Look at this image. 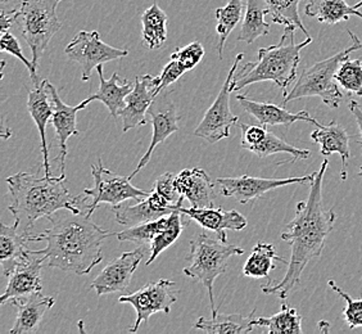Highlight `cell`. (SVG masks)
<instances>
[{"label":"cell","instance_id":"6da1fadb","mask_svg":"<svg viewBox=\"0 0 362 334\" xmlns=\"http://www.w3.org/2000/svg\"><path fill=\"white\" fill-rule=\"evenodd\" d=\"M327 166L329 161L325 160L315 173L306 201L297 203L294 219L281 233V239L291 246V260L284 278L276 283L270 280V283L261 287L265 294L288 299L296 287L300 286V275L307 265L320 258L324 250L327 236L332 233L337 220L334 212L322 206V183Z\"/></svg>","mask_w":362,"mask_h":334},{"label":"cell","instance_id":"7a4b0ae2","mask_svg":"<svg viewBox=\"0 0 362 334\" xmlns=\"http://www.w3.org/2000/svg\"><path fill=\"white\" fill-rule=\"evenodd\" d=\"M50 228L39 234V242H47L37 252L44 265L76 275H88L102 263V246L107 238L115 236L91 221L86 214L50 216Z\"/></svg>","mask_w":362,"mask_h":334},{"label":"cell","instance_id":"3957f363","mask_svg":"<svg viewBox=\"0 0 362 334\" xmlns=\"http://www.w3.org/2000/svg\"><path fill=\"white\" fill-rule=\"evenodd\" d=\"M7 184L12 197L9 211L14 217V225L22 233L33 231L39 219H49L61 209L88 215L86 195H72L66 174L45 176V173H18L9 176Z\"/></svg>","mask_w":362,"mask_h":334},{"label":"cell","instance_id":"277c9868","mask_svg":"<svg viewBox=\"0 0 362 334\" xmlns=\"http://www.w3.org/2000/svg\"><path fill=\"white\" fill-rule=\"evenodd\" d=\"M296 30L297 28L294 26H286L278 44L258 49L257 61L245 63L233 77L231 91H240L252 84L272 81L283 91V96L286 97L288 88L297 77L300 52L313 42V38L308 36L305 42L296 44Z\"/></svg>","mask_w":362,"mask_h":334},{"label":"cell","instance_id":"5b68a950","mask_svg":"<svg viewBox=\"0 0 362 334\" xmlns=\"http://www.w3.org/2000/svg\"><path fill=\"white\" fill-rule=\"evenodd\" d=\"M347 33L351 36V44L349 47L334 56L315 63L303 70L297 83L294 84L291 91L283 99V105L300 98L319 97L327 107L339 108L344 97L338 88L339 84L335 80V74L341 63L349 58L351 53L362 48V42L358 36L351 30Z\"/></svg>","mask_w":362,"mask_h":334},{"label":"cell","instance_id":"8992f818","mask_svg":"<svg viewBox=\"0 0 362 334\" xmlns=\"http://www.w3.org/2000/svg\"><path fill=\"white\" fill-rule=\"evenodd\" d=\"M189 266L184 267V274L189 278L201 282L209 291V306L212 318L218 313L214 297V284L220 275L228 270V261L233 256L243 255L244 250L223 242L220 238H211L206 231L197 234L190 239Z\"/></svg>","mask_w":362,"mask_h":334},{"label":"cell","instance_id":"52a82bcc","mask_svg":"<svg viewBox=\"0 0 362 334\" xmlns=\"http://www.w3.org/2000/svg\"><path fill=\"white\" fill-rule=\"evenodd\" d=\"M61 1L62 0H25L17 13L22 36L30 47L36 67L52 38L62 28L57 16V7Z\"/></svg>","mask_w":362,"mask_h":334},{"label":"cell","instance_id":"ba28073f","mask_svg":"<svg viewBox=\"0 0 362 334\" xmlns=\"http://www.w3.org/2000/svg\"><path fill=\"white\" fill-rule=\"evenodd\" d=\"M91 175L94 178V187L83 190L88 198L86 209L89 216L93 215L94 209L102 203H108L112 207H116L127 200L140 201L151 193L135 188L129 176H121L105 168L100 159L98 160L97 165H91Z\"/></svg>","mask_w":362,"mask_h":334},{"label":"cell","instance_id":"9c48e42d","mask_svg":"<svg viewBox=\"0 0 362 334\" xmlns=\"http://www.w3.org/2000/svg\"><path fill=\"white\" fill-rule=\"evenodd\" d=\"M243 53L238 54L215 102L209 107V111L206 112L202 121L194 130L195 137L202 138L209 142V144H215L220 140L229 138L231 127L235 125L239 120L230 108V93L233 77L235 75L239 63L243 59Z\"/></svg>","mask_w":362,"mask_h":334},{"label":"cell","instance_id":"30bf717a","mask_svg":"<svg viewBox=\"0 0 362 334\" xmlns=\"http://www.w3.org/2000/svg\"><path fill=\"white\" fill-rule=\"evenodd\" d=\"M175 283L168 279H160L156 283H149L136 292L124 294L119 299V304H129L136 311V321L129 332L136 333L143 323L156 313H170L171 307L177 301Z\"/></svg>","mask_w":362,"mask_h":334},{"label":"cell","instance_id":"8fae6325","mask_svg":"<svg viewBox=\"0 0 362 334\" xmlns=\"http://www.w3.org/2000/svg\"><path fill=\"white\" fill-rule=\"evenodd\" d=\"M64 53L81 66V79L88 81L98 66L121 59L129 54V50L115 48L102 42L98 31H80L66 47Z\"/></svg>","mask_w":362,"mask_h":334},{"label":"cell","instance_id":"7c38bea8","mask_svg":"<svg viewBox=\"0 0 362 334\" xmlns=\"http://www.w3.org/2000/svg\"><path fill=\"white\" fill-rule=\"evenodd\" d=\"M146 252H151V248L141 244L138 248L125 252L119 258L112 260L97 278L93 280L91 289H94L98 296L125 292L132 283L134 272H136Z\"/></svg>","mask_w":362,"mask_h":334},{"label":"cell","instance_id":"4fadbf2b","mask_svg":"<svg viewBox=\"0 0 362 334\" xmlns=\"http://www.w3.org/2000/svg\"><path fill=\"white\" fill-rule=\"evenodd\" d=\"M314 174L300 176V178H286V179H265L256 176H238V178H218L216 184L221 189V195L233 197L238 202L248 203L262 198L270 190L292 185V184H307L314 179Z\"/></svg>","mask_w":362,"mask_h":334},{"label":"cell","instance_id":"5bb4252c","mask_svg":"<svg viewBox=\"0 0 362 334\" xmlns=\"http://www.w3.org/2000/svg\"><path fill=\"white\" fill-rule=\"evenodd\" d=\"M149 117L152 120V125H153V135L151 144L148 146L146 154L141 157L139 163L133 173L129 176V179H134L140 170H143L148 165V162L151 161V157L153 154L154 149L160 146V143H163L168 139L170 135H173L174 132L179 130V121H180V115L177 112V108L175 105L174 102L168 97L160 98L154 100L149 111H148Z\"/></svg>","mask_w":362,"mask_h":334},{"label":"cell","instance_id":"9a60e30c","mask_svg":"<svg viewBox=\"0 0 362 334\" xmlns=\"http://www.w3.org/2000/svg\"><path fill=\"white\" fill-rule=\"evenodd\" d=\"M44 260L37 250H30L28 258L14 267L8 275V284L0 304L7 305L9 299L42 292V269Z\"/></svg>","mask_w":362,"mask_h":334},{"label":"cell","instance_id":"2e32d148","mask_svg":"<svg viewBox=\"0 0 362 334\" xmlns=\"http://www.w3.org/2000/svg\"><path fill=\"white\" fill-rule=\"evenodd\" d=\"M157 97L156 77L152 75L135 77L133 91L126 97L125 108L119 115L124 132L146 125L148 122L146 115Z\"/></svg>","mask_w":362,"mask_h":334},{"label":"cell","instance_id":"e0dca14e","mask_svg":"<svg viewBox=\"0 0 362 334\" xmlns=\"http://www.w3.org/2000/svg\"><path fill=\"white\" fill-rule=\"evenodd\" d=\"M176 206L177 203L173 205L168 202L165 197H162L153 189L148 197L136 201L135 205L124 206L121 203L116 207H112V211L115 212L117 223L130 228V226L148 223L152 220H157L162 216L168 215L176 209Z\"/></svg>","mask_w":362,"mask_h":334},{"label":"cell","instance_id":"ac0fdd59","mask_svg":"<svg viewBox=\"0 0 362 334\" xmlns=\"http://www.w3.org/2000/svg\"><path fill=\"white\" fill-rule=\"evenodd\" d=\"M49 93L53 102V116H52V125L56 130L57 140L59 146V156L57 157L56 162L61 163V171L64 174V162L67 157V140L74 135H78V130L76 127L77 112L86 108L88 105L84 102H80L78 105H66L62 99L59 98L58 91L53 84H48Z\"/></svg>","mask_w":362,"mask_h":334},{"label":"cell","instance_id":"d6986e66","mask_svg":"<svg viewBox=\"0 0 362 334\" xmlns=\"http://www.w3.org/2000/svg\"><path fill=\"white\" fill-rule=\"evenodd\" d=\"M215 185L216 181L212 180L201 167L185 168L175 176V187L177 193L187 198L194 209L214 207L216 197Z\"/></svg>","mask_w":362,"mask_h":334},{"label":"cell","instance_id":"ffe728a7","mask_svg":"<svg viewBox=\"0 0 362 334\" xmlns=\"http://www.w3.org/2000/svg\"><path fill=\"white\" fill-rule=\"evenodd\" d=\"M54 302L56 299L42 296V292L9 299L8 304L17 309V318L9 334L36 333L40 328L44 315L54 306Z\"/></svg>","mask_w":362,"mask_h":334},{"label":"cell","instance_id":"44dd1931","mask_svg":"<svg viewBox=\"0 0 362 334\" xmlns=\"http://www.w3.org/2000/svg\"><path fill=\"white\" fill-rule=\"evenodd\" d=\"M180 211L188 217L189 220H194L204 230L216 233L217 238L223 242H228L226 230L240 231L247 228L248 221L237 209L225 211L223 207H206V209H185L181 206Z\"/></svg>","mask_w":362,"mask_h":334},{"label":"cell","instance_id":"7402d4cb","mask_svg":"<svg viewBox=\"0 0 362 334\" xmlns=\"http://www.w3.org/2000/svg\"><path fill=\"white\" fill-rule=\"evenodd\" d=\"M48 84V80H42V83L34 85V88L28 91V110L30 116L33 117L37 126L39 135H40L44 173L45 176H52L48 143H47V125L52 121V116H53V102L49 93Z\"/></svg>","mask_w":362,"mask_h":334},{"label":"cell","instance_id":"603a6c76","mask_svg":"<svg viewBox=\"0 0 362 334\" xmlns=\"http://www.w3.org/2000/svg\"><path fill=\"white\" fill-rule=\"evenodd\" d=\"M39 242V234L34 231L22 233L18 228L0 224V263L3 275L7 277L14 267L30 255L28 244Z\"/></svg>","mask_w":362,"mask_h":334},{"label":"cell","instance_id":"cb8c5ba5","mask_svg":"<svg viewBox=\"0 0 362 334\" xmlns=\"http://www.w3.org/2000/svg\"><path fill=\"white\" fill-rule=\"evenodd\" d=\"M238 102L243 107L244 111L252 117L257 120L261 125L264 126H276L284 125L291 126L297 122V121H306L311 122L315 126L319 125L316 120L310 116L307 111L292 112L286 110L283 105H272V103H265V102H257L250 99L247 96H237Z\"/></svg>","mask_w":362,"mask_h":334},{"label":"cell","instance_id":"d4e9b609","mask_svg":"<svg viewBox=\"0 0 362 334\" xmlns=\"http://www.w3.org/2000/svg\"><path fill=\"white\" fill-rule=\"evenodd\" d=\"M97 72L100 81L99 89L83 102L86 105L95 100L105 103L111 113V117L116 120L125 108L126 97L133 91L134 84L126 81L125 79L122 80L117 72H115L110 80H105L103 64L98 66Z\"/></svg>","mask_w":362,"mask_h":334},{"label":"cell","instance_id":"484cf974","mask_svg":"<svg viewBox=\"0 0 362 334\" xmlns=\"http://www.w3.org/2000/svg\"><path fill=\"white\" fill-rule=\"evenodd\" d=\"M317 129L311 132V140L320 146V154L324 156L338 154L341 159V181L347 180L349 161L351 159L349 140L351 137L347 130L337 121H332L327 125L316 126Z\"/></svg>","mask_w":362,"mask_h":334},{"label":"cell","instance_id":"4316f807","mask_svg":"<svg viewBox=\"0 0 362 334\" xmlns=\"http://www.w3.org/2000/svg\"><path fill=\"white\" fill-rule=\"evenodd\" d=\"M256 310H253L247 318L240 313H217L212 319L199 318L195 321L194 329H199L209 334H240L250 333L255 329Z\"/></svg>","mask_w":362,"mask_h":334},{"label":"cell","instance_id":"83f0119b","mask_svg":"<svg viewBox=\"0 0 362 334\" xmlns=\"http://www.w3.org/2000/svg\"><path fill=\"white\" fill-rule=\"evenodd\" d=\"M305 13L332 26L338 22L347 21L351 16L362 20V12L356 6H349L346 0H310L305 7Z\"/></svg>","mask_w":362,"mask_h":334},{"label":"cell","instance_id":"f1b7e54d","mask_svg":"<svg viewBox=\"0 0 362 334\" xmlns=\"http://www.w3.org/2000/svg\"><path fill=\"white\" fill-rule=\"evenodd\" d=\"M267 14L269 9L265 0H247V9L238 42L252 44L258 38L267 35L270 33V25L265 21Z\"/></svg>","mask_w":362,"mask_h":334},{"label":"cell","instance_id":"f546056e","mask_svg":"<svg viewBox=\"0 0 362 334\" xmlns=\"http://www.w3.org/2000/svg\"><path fill=\"white\" fill-rule=\"evenodd\" d=\"M143 42L151 50L160 49L168 39V14L157 3L152 4L141 16Z\"/></svg>","mask_w":362,"mask_h":334},{"label":"cell","instance_id":"4dcf8cb0","mask_svg":"<svg viewBox=\"0 0 362 334\" xmlns=\"http://www.w3.org/2000/svg\"><path fill=\"white\" fill-rule=\"evenodd\" d=\"M275 260L288 265L286 258L279 256L272 244L258 242L253 247L251 256L244 264L243 274L248 278H269L270 272L275 269Z\"/></svg>","mask_w":362,"mask_h":334},{"label":"cell","instance_id":"1f68e13d","mask_svg":"<svg viewBox=\"0 0 362 334\" xmlns=\"http://www.w3.org/2000/svg\"><path fill=\"white\" fill-rule=\"evenodd\" d=\"M182 201H184V197L181 195L180 201L177 202L176 209L171 212V220H170L168 228L162 230L160 234L154 238L153 241L149 244L151 252H149V258L146 260V265L152 264L163 250H168L171 244H174L180 237L182 230L185 229L190 223V221L184 220V216L185 215L180 211Z\"/></svg>","mask_w":362,"mask_h":334},{"label":"cell","instance_id":"d6a6232c","mask_svg":"<svg viewBox=\"0 0 362 334\" xmlns=\"http://www.w3.org/2000/svg\"><path fill=\"white\" fill-rule=\"evenodd\" d=\"M256 327L266 328L272 334H302V316L296 309L281 305V310L270 318H256Z\"/></svg>","mask_w":362,"mask_h":334},{"label":"cell","instance_id":"836d02e7","mask_svg":"<svg viewBox=\"0 0 362 334\" xmlns=\"http://www.w3.org/2000/svg\"><path fill=\"white\" fill-rule=\"evenodd\" d=\"M243 9L244 0H230L225 7L216 9V31L218 35L217 53L220 59L223 58L225 42L228 40L231 31L237 28L238 23L242 20Z\"/></svg>","mask_w":362,"mask_h":334},{"label":"cell","instance_id":"e575fe53","mask_svg":"<svg viewBox=\"0 0 362 334\" xmlns=\"http://www.w3.org/2000/svg\"><path fill=\"white\" fill-rule=\"evenodd\" d=\"M248 152L257 156L258 159H261V160L269 157V156H272V154H288L292 156L293 162L298 160H307L311 156V152L308 149H302V148L292 146V144L286 143V140L276 137L272 132H267L264 140L261 143H258L257 146H252Z\"/></svg>","mask_w":362,"mask_h":334},{"label":"cell","instance_id":"d590c367","mask_svg":"<svg viewBox=\"0 0 362 334\" xmlns=\"http://www.w3.org/2000/svg\"><path fill=\"white\" fill-rule=\"evenodd\" d=\"M265 1L274 23L284 25V26H294L300 28L306 38L310 36L306 28L300 21V12H298V6L302 0H265Z\"/></svg>","mask_w":362,"mask_h":334},{"label":"cell","instance_id":"8d00e7d4","mask_svg":"<svg viewBox=\"0 0 362 334\" xmlns=\"http://www.w3.org/2000/svg\"><path fill=\"white\" fill-rule=\"evenodd\" d=\"M170 220H171V214L162 216V217L157 219V220H152V221H148V223L130 226V228H127L124 231L117 233L116 237H117L119 242L151 244V242L160 234L162 230L168 228Z\"/></svg>","mask_w":362,"mask_h":334},{"label":"cell","instance_id":"74e56055","mask_svg":"<svg viewBox=\"0 0 362 334\" xmlns=\"http://www.w3.org/2000/svg\"><path fill=\"white\" fill-rule=\"evenodd\" d=\"M337 83L349 94L362 98V61L349 59L343 61L335 74Z\"/></svg>","mask_w":362,"mask_h":334},{"label":"cell","instance_id":"f35d334b","mask_svg":"<svg viewBox=\"0 0 362 334\" xmlns=\"http://www.w3.org/2000/svg\"><path fill=\"white\" fill-rule=\"evenodd\" d=\"M327 286L346 301V309L343 311V316H344V321H347L349 327L351 329L362 328V297L361 299H354L346 291H343L341 287L337 286V283L332 279L327 282Z\"/></svg>","mask_w":362,"mask_h":334},{"label":"cell","instance_id":"ab89813d","mask_svg":"<svg viewBox=\"0 0 362 334\" xmlns=\"http://www.w3.org/2000/svg\"><path fill=\"white\" fill-rule=\"evenodd\" d=\"M0 50H1V52H6V53H9L11 56L16 57L17 59H20V61L26 66L28 74H30V77H31V81H33L34 85H39V84L42 83V80L39 79L37 74H36V69H37V67H36L33 61H28V58L23 56L21 45H20V42H18L17 38H16L13 34H11V33H8V31L3 34V36H1V42H0Z\"/></svg>","mask_w":362,"mask_h":334},{"label":"cell","instance_id":"60d3db41","mask_svg":"<svg viewBox=\"0 0 362 334\" xmlns=\"http://www.w3.org/2000/svg\"><path fill=\"white\" fill-rule=\"evenodd\" d=\"M204 57V48L199 42H190L187 47L177 48L173 53L171 58L177 61L185 71L195 69Z\"/></svg>","mask_w":362,"mask_h":334},{"label":"cell","instance_id":"b9f144b4","mask_svg":"<svg viewBox=\"0 0 362 334\" xmlns=\"http://www.w3.org/2000/svg\"><path fill=\"white\" fill-rule=\"evenodd\" d=\"M187 71L181 67L177 61L171 58V61L163 67L160 75L156 76L157 84V96H160L162 91L168 88L171 84L176 83Z\"/></svg>","mask_w":362,"mask_h":334},{"label":"cell","instance_id":"7bdbcfd3","mask_svg":"<svg viewBox=\"0 0 362 334\" xmlns=\"http://www.w3.org/2000/svg\"><path fill=\"white\" fill-rule=\"evenodd\" d=\"M267 134L265 126L247 125L240 124V146L244 149L250 151L252 146L261 143Z\"/></svg>","mask_w":362,"mask_h":334},{"label":"cell","instance_id":"ee69618b","mask_svg":"<svg viewBox=\"0 0 362 334\" xmlns=\"http://www.w3.org/2000/svg\"><path fill=\"white\" fill-rule=\"evenodd\" d=\"M175 176L173 173H166L160 175V178L154 183L153 189L158 192L162 197H165L168 202L176 205L179 202L181 195L177 193L175 187Z\"/></svg>","mask_w":362,"mask_h":334},{"label":"cell","instance_id":"f6af8a7d","mask_svg":"<svg viewBox=\"0 0 362 334\" xmlns=\"http://www.w3.org/2000/svg\"><path fill=\"white\" fill-rule=\"evenodd\" d=\"M25 0H0V9L3 13L16 16L20 12Z\"/></svg>","mask_w":362,"mask_h":334},{"label":"cell","instance_id":"bcb514c9","mask_svg":"<svg viewBox=\"0 0 362 334\" xmlns=\"http://www.w3.org/2000/svg\"><path fill=\"white\" fill-rule=\"evenodd\" d=\"M349 108L351 113L354 115L358 130H360V140L358 144L362 146V108L361 105H358V102H356L354 99H351L349 102Z\"/></svg>","mask_w":362,"mask_h":334},{"label":"cell","instance_id":"7dc6e473","mask_svg":"<svg viewBox=\"0 0 362 334\" xmlns=\"http://www.w3.org/2000/svg\"><path fill=\"white\" fill-rule=\"evenodd\" d=\"M14 22H17V14L11 16V14L1 12V14H0V31H1V34L7 33L8 30L12 28Z\"/></svg>","mask_w":362,"mask_h":334},{"label":"cell","instance_id":"c3c4849f","mask_svg":"<svg viewBox=\"0 0 362 334\" xmlns=\"http://www.w3.org/2000/svg\"><path fill=\"white\" fill-rule=\"evenodd\" d=\"M3 129H1V137L4 138V139H8V138H11V135H12V130L9 129V127H6L4 125V120H3V126H1Z\"/></svg>","mask_w":362,"mask_h":334},{"label":"cell","instance_id":"681fc988","mask_svg":"<svg viewBox=\"0 0 362 334\" xmlns=\"http://www.w3.org/2000/svg\"><path fill=\"white\" fill-rule=\"evenodd\" d=\"M358 176H362V166L361 168H360V173H358Z\"/></svg>","mask_w":362,"mask_h":334},{"label":"cell","instance_id":"f907efd6","mask_svg":"<svg viewBox=\"0 0 362 334\" xmlns=\"http://www.w3.org/2000/svg\"><path fill=\"white\" fill-rule=\"evenodd\" d=\"M360 3H361V4H362V0H360Z\"/></svg>","mask_w":362,"mask_h":334}]
</instances>
